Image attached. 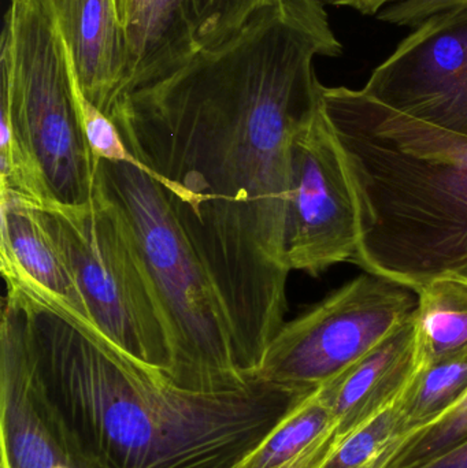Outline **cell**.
<instances>
[{"instance_id":"obj_1","label":"cell","mask_w":467,"mask_h":468,"mask_svg":"<svg viewBox=\"0 0 467 468\" xmlns=\"http://www.w3.org/2000/svg\"><path fill=\"white\" fill-rule=\"evenodd\" d=\"M342 52L325 5L277 0L109 112L207 270L244 376L285 324L291 145L323 106L315 58Z\"/></svg>"},{"instance_id":"obj_2","label":"cell","mask_w":467,"mask_h":468,"mask_svg":"<svg viewBox=\"0 0 467 468\" xmlns=\"http://www.w3.org/2000/svg\"><path fill=\"white\" fill-rule=\"evenodd\" d=\"M30 365L103 468H243L315 390L258 376L194 388L140 365L51 297L5 281Z\"/></svg>"},{"instance_id":"obj_3","label":"cell","mask_w":467,"mask_h":468,"mask_svg":"<svg viewBox=\"0 0 467 468\" xmlns=\"http://www.w3.org/2000/svg\"><path fill=\"white\" fill-rule=\"evenodd\" d=\"M358 210L353 263L413 291L467 267V136L323 88Z\"/></svg>"},{"instance_id":"obj_4","label":"cell","mask_w":467,"mask_h":468,"mask_svg":"<svg viewBox=\"0 0 467 468\" xmlns=\"http://www.w3.org/2000/svg\"><path fill=\"white\" fill-rule=\"evenodd\" d=\"M96 186L120 208L172 329L173 379L194 388L239 384L229 322L207 270L155 180L136 161L96 159Z\"/></svg>"},{"instance_id":"obj_5","label":"cell","mask_w":467,"mask_h":468,"mask_svg":"<svg viewBox=\"0 0 467 468\" xmlns=\"http://www.w3.org/2000/svg\"><path fill=\"white\" fill-rule=\"evenodd\" d=\"M0 117L40 170L54 205L96 192L68 46L47 0H10L2 33Z\"/></svg>"},{"instance_id":"obj_6","label":"cell","mask_w":467,"mask_h":468,"mask_svg":"<svg viewBox=\"0 0 467 468\" xmlns=\"http://www.w3.org/2000/svg\"><path fill=\"white\" fill-rule=\"evenodd\" d=\"M44 214L93 329L126 356L173 378L172 329L120 208L96 186L85 205H52Z\"/></svg>"},{"instance_id":"obj_7","label":"cell","mask_w":467,"mask_h":468,"mask_svg":"<svg viewBox=\"0 0 467 468\" xmlns=\"http://www.w3.org/2000/svg\"><path fill=\"white\" fill-rule=\"evenodd\" d=\"M417 305L413 289L364 272L282 324L255 376L296 389H320L413 318Z\"/></svg>"},{"instance_id":"obj_8","label":"cell","mask_w":467,"mask_h":468,"mask_svg":"<svg viewBox=\"0 0 467 468\" xmlns=\"http://www.w3.org/2000/svg\"><path fill=\"white\" fill-rule=\"evenodd\" d=\"M358 210L339 148L321 106L293 137L284 256L290 271L318 275L354 261Z\"/></svg>"},{"instance_id":"obj_9","label":"cell","mask_w":467,"mask_h":468,"mask_svg":"<svg viewBox=\"0 0 467 468\" xmlns=\"http://www.w3.org/2000/svg\"><path fill=\"white\" fill-rule=\"evenodd\" d=\"M361 90L395 112L467 136V3L425 19Z\"/></svg>"},{"instance_id":"obj_10","label":"cell","mask_w":467,"mask_h":468,"mask_svg":"<svg viewBox=\"0 0 467 468\" xmlns=\"http://www.w3.org/2000/svg\"><path fill=\"white\" fill-rule=\"evenodd\" d=\"M2 468H103L82 447L38 382L10 294L0 326Z\"/></svg>"},{"instance_id":"obj_11","label":"cell","mask_w":467,"mask_h":468,"mask_svg":"<svg viewBox=\"0 0 467 468\" xmlns=\"http://www.w3.org/2000/svg\"><path fill=\"white\" fill-rule=\"evenodd\" d=\"M277 0H115L128 51L125 90L218 46Z\"/></svg>"},{"instance_id":"obj_12","label":"cell","mask_w":467,"mask_h":468,"mask_svg":"<svg viewBox=\"0 0 467 468\" xmlns=\"http://www.w3.org/2000/svg\"><path fill=\"white\" fill-rule=\"evenodd\" d=\"M68 46L80 90L109 115L128 77L115 0H47Z\"/></svg>"},{"instance_id":"obj_13","label":"cell","mask_w":467,"mask_h":468,"mask_svg":"<svg viewBox=\"0 0 467 468\" xmlns=\"http://www.w3.org/2000/svg\"><path fill=\"white\" fill-rule=\"evenodd\" d=\"M416 321L400 324L342 376L320 388L345 439L399 400L419 371Z\"/></svg>"},{"instance_id":"obj_14","label":"cell","mask_w":467,"mask_h":468,"mask_svg":"<svg viewBox=\"0 0 467 468\" xmlns=\"http://www.w3.org/2000/svg\"><path fill=\"white\" fill-rule=\"evenodd\" d=\"M0 261L5 281L22 283L51 297L92 326L81 291L47 224L44 208L0 195Z\"/></svg>"},{"instance_id":"obj_15","label":"cell","mask_w":467,"mask_h":468,"mask_svg":"<svg viewBox=\"0 0 467 468\" xmlns=\"http://www.w3.org/2000/svg\"><path fill=\"white\" fill-rule=\"evenodd\" d=\"M416 321L419 367L467 355V280L458 274L430 281L419 292Z\"/></svg>"},{"instance_id":"obj_16","label":"cell","mask_w":467,"mask_h":468,"mask_svg":"<svg viewBox=\"0 0 467 468\" xmlns=\"http://www.w3.org/2000/svg\"><path fill=\"white\" fill-rule=\"evenodd\" d=\"M416 431L398 400L345 439H337L318 468H388Z\"/></svg>"},{"instance_id":"obj_17","label":"cell","mask_w":467,"mask_h":468,"mask_svg":"<svg viewBox=\"0 0 467 468\" xmlns=\"http://www.w3.org/2000/svg\"><path fill=\"white\" fill-rule=\"evenodd\" d=\"M467 395V355L419 367L400 396L409 422L419 431L454 409Z\"/></svg>"},{"instance_id":"obj_18","label":"cell","mask_w":467,"mask_h":468,"mask_svg":"<svg viewBox=\"0 0 467 468\" xmlns=\"http://www.w3.org/2000/svg\"><path fill=\"white\" fill-rule=\"evenodd\" d=\"M334 429V412L317 389L284 420L244 468L282 466Z\"/></svg>"},{"instance_id":"obj_19","label":"cell","mask_w":467,"mask_h":468,"mask_svg":"<svg viewBox=\"0 0 467 468\" xmlns=\"http://www.w3.org/2000/svg\"><path fill=\"white\" fill-rule=\"evenodd\" d=\"M467 440V395L438 420L417 431L388 468H419Z\"/></svg>"},{"instance_id":"obj_20","label":"cell","mask_w":467,"mask_h":468,"mask_svg":"<svg viewBox=\"0 0 467 468\" xmlns=\"http://www.w3.org/2000/svg\"><path fill=\"white\" fill-rule=\"evenodd\" d=\"M76 87L77 99H79L80 110H81L82 125H84L85 136H87L93 158L110 162L136 161L126 148L120 131L112 122L111 118L101 112L98 107L93 106L82 95L79 84H77V79Z\"/></svg>"},{"instance_id":"obj_21","label":"cell","mask_w":467,"mask_h":468,"mask_svg":"<svg viewBox=\"0 0 467 468\" xmlns=\"http://www.w3.org/2000/svg\"><path fill=\"white\" fill-rule=\"evenodd\" d=\"M467 0H403L387 5L377 14L378 21L398 27H417L433 14L465 5Z\"/></svg>"},{"instance_id":"obj_22","label":"cell","mask_w":467,"mask_h":468,"mask_svg":"<svg viewBox=\"0 0 467 468\" xmlns=\"http://www.w3.org/2000/svg\"><path fill=\"white\" fill-rule=\"evenodd\" d=\"M337 439L339 437H337L336 429H334L331 433L325 434L318 441H315L314 444L310 445L301 455L277 468H318L325 461L326 456L334 450Z\"/></svg>"},{"instance_id":"obj_23","label":"cell","mask_w":467,"mask_h":468,"mask_svg":"<svg viewBox=\"0 0 467 468\" xmlns=\"http://www.w3.org/2000/svg\"><path fill=\"white\" fill-rule=\"evenodd\" d=\"M318 2L325 5H334V7L351 8L364 16H377L387 5L403 2V0H318Z\"/></svg>"},{"instance_id":"obj_24","label":"cell","mask_w":467,"mask_h":468,"mask_svg":"<svg viewBox=\"0 0 467 468\" xmlns=\"http://www.w3.org/2000/svg\"><path fill=\"white\" fill-rule=\"evenodd\" d=\"M419 468H467V440Z\"/></svg>"},{"instance_id":"obj_25","label":"cell","mask_w":467,"mask_h":468,"mask_svg":"<svg viewBox=\"0 0 467 468\" xmlns=\"http://www.w3.org/2000/svg\"><path fill=\"white\" fill-rule=\"evenodd\" d=\"M457 274L460 275V277L466 278L467 280V267H465V269L461 270V271H458Z\"/></svg>"}]
</instances>
